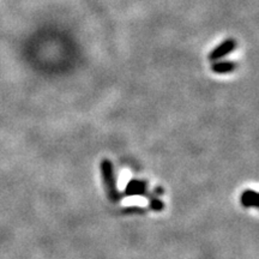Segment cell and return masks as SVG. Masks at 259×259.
Wrapping results in <instances>:
<instances>
[{
	"label": "cell",
	"instance_id": "cell-1",
	"mask_svg": "<svg viewBox=\"0 0 259 259\" xmlns=\"http://www.w3.org/2000/svg\"><path fill=\"white\" fill-rule=\"evenodd\" d=\"M101 176L103 184H105L106 193L108 199L112 203H118L120 202L122 198V193L119 192L118 187H116V180L114 176V170H113V164L111 160L108 158H103L101 161Z\"/></svg>",
	"mask_w": 259,
	"mask_h": 259
},
{
	"label": "cell",
	"instance_id": "cell-6",
	"mask_svg": "<svg viewBox=\"0 0 259 259\" xmlns=\"http://www.w3.org/2000/svg\"><path fill=\"white\" fill-rule=\"evenodd\" d=\"M149 209L153 210V211L160 212L164 209V203L161 199H158L157 197H155L154 194L149 196Z\"/></svg>",
	"mask_w": 259,
	"mask_h": 259
},
{
	"label": "cell",
	"instance_id": "cell-8",
	"mask_svg": "<svg viewBox=\"0 0 259 259\" xmlns=\"http://www.w3.org/2000/svg\"><path fill=\"white\" fill-rule=\"evenodd\" d=\"M154 192L156 193V194H163V193H164V189H163V187H160V186H157V187H155Z\"/></svg>",
	"mask_w": 259,
	"mask_h": 259
},
{
	"label": "cell",
	"instance_id": "cell-2",
	"mask_svg": "<svg viewBox=\"0 0 259 259\" xmlns=\"http://www.w3.org/2000/svg\"><path fill=\"white\" fill-rule=\"evenodd\" d=\"M236 48V41L233 38H227L226 41H223L222 44H220L218 47L213 48L209 54V60L216 61L222 59L228 54H231L232 52H234Z\"/></svg>",
	"mask_w": 259,
	"mask_h": 259
},
{
	"label": "cell",
	"instance_id": "cell-3",
	"mask_svg": "<svg viewBox=\"0 0 259 259\" xmlns=\"http://www.w3.org/2000/svg\"><path fill=\"white\" fill-rule=\"evenodd\" d=\"M122 196L131 197V196H143L149 197L150 193L148 192V181L132 179L126 186V189L122 193Z\"/></svg>",
	"mask_w": 259,
	"mask_h": 259
},
{
	"label": "cell",
	"instance_id": "cell-5",
	"mask_svg": "<svg viewBox=\"0 0 259 259\" xmlns=\"http://www.w3.org/2000/svg\"><path fill=\"white\" fill-rule=\"evenodd\" d=\"M236 64L234 61H219V63H213L211 65V71L218 74L231 73L235 71Z\"/></svg>",
	"mask_w": 259,
	"mask_h": 259
},
{
	"label": "cell",
	"instance_id": "cell-4",
	"mask_svg": "<svg viewBox=\"0 0 259 259\" xmlns=\"http://www.w3.org/2000/svg\"><path fill=\"white\" fill-rule=\"evenodd\" d=\"M258 198V192L254 190H245L240 196V203L241 205L246 209L254 208L255 202Z\"/></svg>",
	"mask_w": 259,
	"mask_h": 259
},
{
	"label": "cell",
	"instance_id": "cell-9",
	"mask_svg": "<svg viewBox=\"0 0 259 259\" xmlns=\"http://www.w3.org/2000/svg\"><path fill=\"white\" fill-rule=\"evenodd\" d=\"M254 208H255V209H259V193H258V198H257V202H255Z\"/></svg>",
	"mask_w": 259,
	"mask_h": 259
},
{
	"label": "cell",
	"instance_id": "cell-7",
	"mask_svg": "<svg viewBox=\"0 0 259 259\" xmlns=\"http://www.w3.org/2000/svg\"><path fill=\"white\" fill-rule=\"evenodd\" d=\"M122 213H144L145 209L138 208V206H128V208H125L121 210Z\"/></svg>",
	"mask_w": 259,
	"mask_h": 259
}]
</instances>
